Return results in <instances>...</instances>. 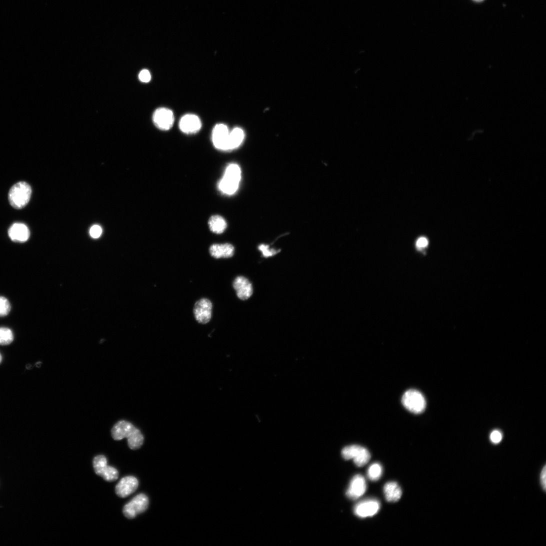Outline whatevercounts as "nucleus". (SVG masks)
<instances>
[{
    "instance_id": "obj_21",
    "label": "nucleus",
    "mask_w": 546,
    "mask_h": 546,
    "mask_svg": "<svg viewBox=\"0 0 546 546\" xmlns=\"http://www.w3.org/2000/svg\"><path fill=\"white\" fill-rule=\"evenodd\" d=\"M14 340L12 331L7 327H0V345H10Z\"/></svg>"
},
{
    "instance_id": "obj_2",
    "label": "nucleus",
    "mask_w": 546,
    "mask_h": 546,
    "mask_svg": "<svg viewBox=\"0 0 546 546\" xmlns=\"http://www.w3.org/2000/svg\"><path fill=\"white\" fill-rule=\"evenodd\" d=\"M31 194L32 189L30 185L25 182H19L13 185L10 190V203L15 209H22L29 203Z\"/></svg>"
},
{
    "instance_id": "obj_17",
    "label": "nucleus",
    "mask_w": 546,
    "mask_h": 546,
    "mask_svg": "<svg viewBox=\"0 0 546 546\" xmlns=\"http://www.w3.org/2000/svg\"><path fill=\"white\" fill-rule=\"evenodd\" d=\"M234 247L230 243L214 244L209 248L210 254L216 259H227L234 255Z\"/></svg>"
},
{
    "instance_id": "obj_28",
    "label": "nucleus",
    "mask_w": 546,
    "mask_h": 546,
    "mask_svg": "<svg viewBox=\"0 0 546 546\" xmlns=\"http://www.w3.org/2000/svg\"><path fill=\"white\" fill-rule=\"evenodd\" d=\"M139 78L141 81L147 83L151 80V76L148 70L144 69L140 72Z\"/></svg>"
},
{
    "instance_id": "obj_29",
    "label": "nucleus",
    "mask_w": 546,
    "mask_h": 546,
    "mask_svg": "<svg viewBox=\"0 0 546 546\" xmlns=\"http://www.w3.org/2000/svg\"><path fill=\"white\" fill-rule=\"evenodd\" d=\"M429 243L428 240L425 237H421L418 239L416 242V246L417 248L422 249L428 246Z\"/></svg>"
},
{
    "instance_id": "obj_20",
    "label": "nucleus",
    "mask_w": 546,
    "mask_h": 546,
    "mask_svg": "<svg viewBox=\"0 0 546 546\" xmlns=\"http://www.w3.org/2000/svg\"><path fill=\"white\" fill-rule=\"evenodd\" d=\"M211 230L217 234L223 233L227 228L225 220L220 216H214L210 218L208 222Z\"/></svg>"
},
{
    "instance_id": "obj_18",
    "label": "nucleus",
    "mask_w": 546,
    "mask_h": 546,
    "mask_svg": "<svg viewBox=\"0 0 546 546\" xmlns=\"http://www.w3.org/2000/svg\"><path fill=\"white\" fill-rule=\"evenodd\" d=\"M384 491L386 500L390 502L398 501L402 494L401 487L395 482H390L386 484Z\"/></svg>"
},
{
    "instance_id": "obj_11",
    "label": "nucleus",
    "mask_w": 546,
    "mask_h": 546,
    "mask_svg": "<svg viewBox=\"0 0 546 546\" xmlns=\"http://www.w3.org/2000/svg\"><path fill=\"white\" fill-rule=\"evenodd\" d=\"M229 130L224 124L216 125L212 133V139L215 147L219 150L228 151Z\"/></svg>"
},
{
    "instance_id": "obj_26",
    "label": "nucleus",
    "mask_w": 546,
    "mask_h": 546,
    "mask_svg": "<svg viewBox=\"0 0 546 546\" xmlns=\"http://www.w3.org/2000/svg\"><path fill=\"white\" fill-rule=\"evenodd\" d=\"M540 485L542 490L546 491V466L545 465L542 468L540 475Z\"/></svg>"
},
{
    "instance_id": "obj_16",
    "label": "nucleus",
    "mask_w": 546,
    "mask_h": 546,
    "mask_svg": "<svg viewBox=\"0 0 546 546\" xmlns=\"http://www.w3.org/2000/svg\"><path fill=\"white\" fill-rule=\"evenodd\" d=\"M8 234L13 241L24 243L29 239L30 233L26 225L23 223H15L9 228Z\"/></svg>"
},
{
    "instance_id": "obj_22",
    "label": "nucleus",
    "mask_w": 546,
    "mask_h": 546,
    "mask_svg": "<svg viewBox=\"0 0 546 546\" xmlns=\"http://www.w3.org/2000/svg\"><path fill=\"white\" fill-rule=\"evenodd\" d=\"M383 474V468L379 463H374L368 469V478L373 481L379 480Z\"/></svg>"
},
{
    "instance_id": "obj_10",
    "label": "nucleus",
    "mask_w": 546,
    "mask_h": 546,
    "mask_svg": "<svg viewBox=\"0 0 546 546\" xmlns=\"http://www.w3.org/2000/svg\"><path fill=\"white\" fill-rule=\"evenodd\" d=\"M380 509V503L375 499H368L357 504L354 508L355 514L359 518L372 517Z\"/></svg>"
},
{
    "instance_id": "obj_31",
    "label": "nucleus",
    "mask_w": 546,
    "mask_h": 546,
    "mask_svg": "<svg viewBox=\"0 0 546 546\" xmlns=\"http://www.w3.org/2000/svg\"><path fill=\"white\" fill-rule=\"evenodd\" d=\"M2 359H3L2 356L1 354L0 353V364H1V363L2 362Z\"/></svg>"
},
{
    "instance_id": "obj_5",
    "label": "nucleus",
    "mask_w": 546,
    "mask_h": 546,
    "mask_svg": "<svg viewBox=\"0 0 546 546\" xmlns=\"http://www.w3.org/2000/svg\"><path fill=\"white\" fill-rule=\"evenodd\" d=\"M148 497L144 494H140L126 504L123 509L125 517L132 519L145 512L149 506Z\"/></svg>"
},
{
    "instance_id": "obj_15",
    "label": "nucleus",
    "mask_w": 546,
    "mask_h": 546,
    "mask_svg": "<svg viewBox=\"0 0 546 546\" xmlns=\"http://www.w3.org/2000/svg\"><path fill=\"white\" fill-rule=\"evenodd\" d=\"M367 485L365 479L360 475H357L352 479L346 495L352 500H356L362 496L366 492Z\"/></svg>"
},
{
    "instance_id": "obj_13",
    "label": "nucleus",
    "mask_w": 546,
    "mask_h": 546,
    "mask_svg": "<svg viewBox=\"0 0 546 546\" xmlns=\"http://www.w3.org/2000/svg\"><path fill=\"white\" fill-rule=\"evenodd\" d=\"M233 287L238 298L245 301L249 299L253 293V288L251 282L243 276L236 277L233 282Z\"/></svg>"
},
{
    "instance_id": "obj_1",
    "label": "nucleus",
    "mask_w": 546,
    "mask_h": 546,
    "mask_svg": "<svg viewBox=\"0 0 546 546\" xmlns=\"http://www.w3.org/2000/svg\"><path fill=\"white\" fill-rule=\"evenodd\" d=\"M115 440L128 439L129 447L132 450L139 449L143 444L144 438L141 431L127 421H121L116 423L111 430Z\"/></svg>"
},
{
    "instance_id": "obj_8",
    "label": "nucleus",
    "mask_w": 546,
    "mask_h": 546,
    "mask_svg": "<svg viewBox=\"0 0 546 546\" xmlns=\"http://www.w3.org/2000/svg\"><path fill=\"white\" fill-rule=\"evenodd\" d=\"M175 121L174 115L172 110L165 108H160L154 112L153 121L156 127L162 131L170 130Z\"/></svg>"
},
{
    "instance_id": "obj_19",
    "label": "nucleus",
    "mask_w": 546,
    "mask_h": 546,
    "mask_svg": "<svg viewBox=\"0 0 546 546\" xmlns=\"http://www.w3.org/2000/svg\"><path fill=\"white\" fill-rule=\"evenodd\" d=\"M244 138L243 131L239 128L234 129L230 132L228 140V151L237 148L242 143Z\"/></svg>"
},
{
    "instance_id": "obj_23",
    "label": "nucleus",
    "mask_w": 546,
    "mask_h": 546,
    "mask_svg": "<svg viewBox=\"0 0 546 546\" xmlns=\"http://www.w3.org/2000/svg\"><path fill=\"white\" fill-rule=\"evenodd\" d=\"M11 309V305L8 299L4 297L0 296V317L8 315Z\"/></svg>"
},
{
    "instance_id": "obj_9",
    "label": "nucleus",
    "mask_w": 546,
    "mask_h": 546,
    "mask_svg": "<svg viewBox=\"0 0 546 546\" xmlns=\"http://www.w3.org/2000/svg\"><path fill=\"white\" fill-rule=\"evenodd\" d=\"M213 304L207 299H201L198 301L194 307V314L196 321L201 324H207L212 316Z\"/></svg>"
},
{
    "instance_id": "obj_4",
    "label": "nucleus",
    "mask_w": 546,
    "mask_h": 546,
    "mask_svg": "<svg viewBox=\"0 0 546 546\" xmlns=\"http://www.w3.org/2000/svg\"><path fill=\"white\" fill-rule=\"evenodd\" d=\"M402 403L407 410L416 414L423 412L426 406V399L423 395L413 389L408 390L404 394Z\"/></svg>"
},
{
    "instance_id": "obj_14",
    "label": "nucleus",
    "mask_w": 546,
    "mask_h": 546,
    "mask_svg": "<svg viewBox=\"0 0 546 546\" xmlns=\"http://www.w3.org/2000/svg\"><path fill=\"white\" fill-rule=\"evenodd\" d=\"M201 122L199 118L194 114H186L183 116L179 123L180 130L187 134H195L201 128Z\"/></svg>"
},
{
    "instance_id": "obj_6",
    "label": "nucleus",
    "mask_w": 546,
    "mask_h": 546,
    "mask_svg": "<svg viewBox=\"0 0 546 546\" xmlns=\"http://www.w3.org/2000/svg\"><path fill=\"white\" fill-rule=\"evenodd\" d=\"M342 455L346 460L353 459L355 465L359 467L366 465L371 458L370 454L367 449L357 445L345 447L342 451Z\"/></svg>"
},
{
    "instance_id": "obj_7",
    "label": "nucleus",
    "mask_w": 546,
    "mask_h": 546,
    "mask_svg": "<svg viewBox=\"0 0 546 546\" xmlns=\"http://www.w3.org/2000/svg\"><path fill=\"white\" fill-rule=\"evenodd\" d=\"M93 467L96 474L107 482H113L118 478V471L108 466L107 458L103 455L96 456L94 458Z\"/></svg>"
},
{
    "instance_id": "obj_27",
    "label": "nucleus",
    "mask_w": 546,
    "mask_h": 546,
    "mask_svg": "<svg viewBox=\"0 0 546 546\" xmlns=\"http://www.w3.org/2000/svg\"><path fill=\"white\" fill-rule=\"evenodd\" d=\"M90 233L94 238H98L102 233V229L99 225H94L90 229Z\"/></svg>"
},
{
    "instance_id": "obj_12",
    "label": "nucleus",
    "mask_w": 546,
    "mask_h": 546,
    "mask_svg": "<svg viewBox=\"0 0 546 546\" xmlns=\"http://www.w3.org/2000/svg\"><path fill=\"white\" fill-rule=\"evenodd\" d=\"M139 482L133 476L125 477L121 479L115 487V492L121 498H125L136 491Z\"/></svg>"
},
{
    "instance_id": "obj_30",
    "label": "nucleus",
    "mask_w": 546,
    "mask_h": 546,
    "mask_svg": "<svg viewBox=\"0 0 546 546\" xmlns=\"http://www.w3.org/2000/svg\"><path fill=\"white\" fill-rule=\"evenodd\" d=\"M473 1L476 2H481L483 1L484 0H473Z\"/></svg>"
},
{
    "instance_id": "obj_3",
    "label": "nucleus",
    "mask_w": 546,
    "mask_h": 546,
    "mask_svg": "<svg viewBox=\"0 0 546 546\" xmlns=\"http://www.w3.org/2000/svg\"><path fill=\"white\" fill-rule=\"evenodd\" d=\"M240 179L239 166L235 164H230L227 167L225 175L219 183V189L224 194L232 195L238 190Z\"/></svg>"
},
{
    "instance_id": "obj_25",
    "label": "nucleus",
    "mask_w": 546,
    "mask_h": 546,
    "mask_svg": "<svg viewBox=\"0 0 546 546\" xmlns=\"http://www.w3.org/2000/svg\"><path fill=\"white\" fill-rule=\"evenodd\" d=\"M490 439L493 444H498L502 440V434L500 431L494 430L491 432L490 435Z\"/></svg>"
},
{
    "instance_id": "obj_24",
    "label": "nucleus",
    "mask_w": 546,
    "mask_h": 546,
    "mask_svg": "<svg viewBox=\"0 0 546 546\" xmlns=\"http://www.w3.org/2000/svg\"><path fill=\"white\" fill-rule=\"evenodd\" d=\"M259 249L262 252L265 258L272 257L279 253V250L270 249L269 246L267 245L262 244L259 246Z\"/></svg>"
}]
</instances>
